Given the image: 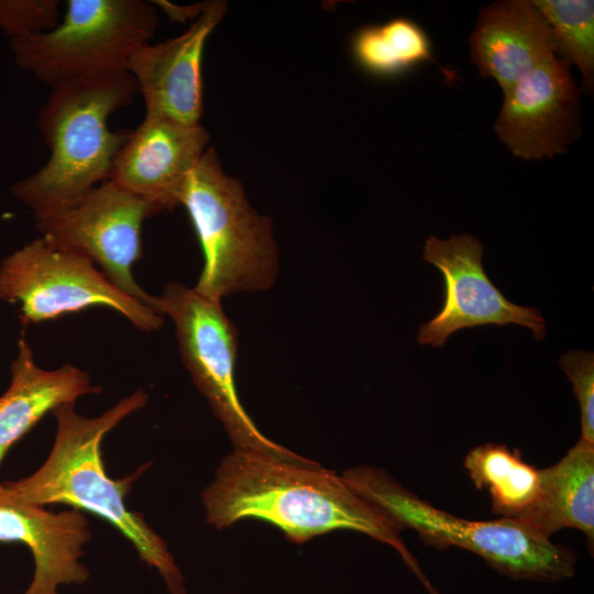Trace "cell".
I'll use <instances>...</instances> for the list:
<instances>
[{"label":"cell","instance_id":"obj_19","mask_svg":"<svg viewBox=\"0 0 594 594\" xmlns=\"http://www.w3.org/2000/svg\"><path fill=\"white\" fill-rule=\"evenodd\" d=\"M351 53L362 70L380 78L397 77L435 62L428 34L407 18L361 28L352 37Z\"/></svg>","mask_w":594,"mask_h":594},{"label":"cell","instance_id":"obj_4","mask_svg":"<svg viewBox=\"0 0 594 594\" xmlns=\"http://www.w3.org/2000/svg\"><path fill=\"white\" fill-rule=\"evenodd\" d=\"M180 205L204 255L194 287L198 293L221 300L273 286L279 264L271 220L250 205L242 185L223 170L212 147L187 176Z\"/></svg>","mask_w":594,"mask_h":594},{"label":"cell","instance_id":"obj_20","mask_svg":"<svg viewBox=\"0 0 594 594\" xmlns=\"http://www.w3.org/2000/svg\"><path fill=\"white\" fill-rule=\"evenodd\" d=\"M546 20L556 54L582 75L587 95L594 89V2L592 0H532Z\"/></svg>","mask_w":594,"mask_h":594},{"label":"cell","instance_id":"obj_22","mask_svg":"<svg viewBox=\"0 0 594 594\" xmlns=\"http://www.w3.org/2000/svg\"><path fill=\"white\" fill-rule=\"evenodd\" d=\"M559 365L573 385V393L581 409L582 435L580 440L594 444V356L584 350L569 351Z\"/></svg>","mask_w":594,"mask_h":594},{"label":"cell","instance_id":"obj_14","mask_svg":"<svg viewBox=\"0 0 594 594\" xmlns=\"http://www.w3.org/2000/svg\"><path fill=\"white\" fill-rule=\"evenodd\" d=\"M90 539L80 510L51 513L0 483V541L24 543L34 558L33 580L23 594H58L62 584L85 583L89 571L79 559Z\"/></svg>","mask_w":594,"mask_h":594},{"label":"cell","instance_id":"obj_17","mask_svg":"<svg viewBox=\"0 0 594 594\" xmlns=\"http://www.w3.org/2000/svg\"><path fill=\"white\" fill-rule=\"evenodd\" d=\"M517 520L549 538L575 528L594 543V444L579 440L556 464L540 470L539 492Z\"/></svg>","mask_w":594,"mask_h":594},{"label":"cell","instance_id":"obj_18","mask_svg":"<svg viewBox=\"0 0 594 594\" xmlns=\"http://www.w3.org/2000/svg\"><path fill=\"white\" fill-rule=\"evenodd\" d=\"M464 468L474 485L487 491L492 512L503 518L517 519L538 495L540 470L525 462L517 449L484 443L465 455Z\"/></svg>","mask_w":594,"mask_h":594},{"label":"cell","instance_id":"obj_11","mask_svg":"<svg viewBox=\"0 0 594 594\" xmlns=\"http://www.w3.org/2000/svg\"><path fill=\"white\" fill-rule=\"evenodd\" d=\"M570 66L552 55L504 96L494 129L515 157L553 158L581 135V92Z\"/></svg>","mask_w":594,"mask_h":594},{"label":"cell","instance_id":"obj_5","mask_svg":"<svg viewBox=\"0 0 594 594\" xmlns=\"http://www.w3.org/2000/svg\"><path fill=\"white\" fill-rule=\"evenodd\" d=\"M345 482L402 528L439 549L459 547L514 579L559 582L574 575L575 554L514 518L468 520L438 509L372 466L348 470Z\"/></svg>","mask_w":594,"mask_h":594},{"label":"cell","instance_id":"obj_7","mask_svg":"<svg viewBox=\"0 0 594 594\" xmlns=\"http://www.w3.org/2000/svg\"><path fill=\"white\" fill-rule=\"evenodd\" d=\"M156 308L173 320L182 360L235 449L304 460L265 437L242 406L235 383L237 330L221 300L172 282L156 296Z\"/></svg>","mask_w":594,"mask_h":594},{"label":"cell","instance_id":"obj_9","mask_svg":"<svg viewBox=\"0 0 594 594\" xmlns=\"http://www.w3.org/2000/svg\"><path fill=\"white\" fill-rule=\"evenodd\" d=\"M161 210L108 179L75 204L35 218L41 237L89 258L121 292L156 312V296L135 282L132 266L142 255L145 219Z\"/></svg>","mask_w":594,"mask_h":594},{"label":"cell","instance_id":"obj_6","mask_svg":"<svg viewBox=\"0 0 594 594\" xmlns=\"http://www.w3.org/2000/svg\"><path fill=\"white\" fill-rule=\"evenodd\" d=\"M158 23L151 2L68 0L56 26L10 40V51L21 69L55 88L127 73L131 54Z\"/></svg>","mask_w":594,"mask_h":594},{"label":"cell","instance_id":"obj_3","mask_svg":"<svg viewBox=\"0 0 594 594\" xmlns=\"http://www.w3.org/2000/svg\"><path fill=\"white\" fill-rule=\"evenodd\" d=\"M136 92L128 72L53 88L37 120L51 155L37 172L11 187L34 218L75 204L99 182L109 179L131 130L111 131L108 119L129 106Z\"/></svg>","mask_w":594,"mask_h":594},{"label":"cell","instance_id":"obj_13","mask_svg":"<svg viewBox=\"0 0 594 594\" xmlns=\"http://www.w3.org/2000/svg\"><path fill=\"white\" fill-rule=\"evenodd\" d=\"M209 140L201 123L145 117L117 153L109 179L161 211L170 210L180 205L187 176Z\"/></svg>","mask_w":594,"mask_h":594},{"label":"cell","instance_id":"obj_12","mask_svg":"<svg viewBox=\"0 0 594 594\" xmlns=\"http://www.w3.org/2000/svg\"><path fill=\"white\" fill-rule=\"evenodd\" d=\"M227 3L215 0L180 35L139 46L128 61L145 106V117L198 124L204 111L202 54L206 42L226 14Z\"/></svg>","mask_w":594,"mask_h":594},{"label":"cell","instance_id":"obj_15","mask_svg":"<svg viewBox=\"0 0 594 594\" xmlns=\"http://www.w3.org/2000/svg\"><path fill=\"white\" fill-rule=\"evenodd\" d=\"M469 43L480 75L493 78L504 96L557 55L549 25L528 0H503L482 8Z\"/></svg>","mask_w":594,"mask_h":594},{"label":"cell","instance_id":"obj_21","mask_svg":"<svg viewBox=\"0 0 594 594\" xmlns=\"http://www.w3.org/2000/svg\"><path fill=\"white\" fill-rule=\"evenodd\" d=\"M58 0H0V30L10 40L48 31L59 22Z\"/></svg>","mask_w":594,"mask_h":594},{"label":"cell","instance_id":"obj_10","mask_svg":"<svg viewBox=\"0 0 594 594\" xmlns=\"http://www.w3.org/2000/svg\"><path fill=\"white\" fill-rule=\"evenodd\" d=\"M482 256L483 244L468 233L426 240L422 257L443 275L444 302L432 320L420 326V344L442 346L453 332L484 324L515 323L529 328L537 340L546 337L541 314L507 300L487 277Z\"/></svg>","mask_w":594,"mask_h":594},{"label":"cell","instance_id":"obj_1","mask_svg":"<svg viewBox=\"0 0 594 594\" xmlns=\"http://www.w3.org/2000/svg\"><path fill=\"white\" fill-rule=\"evenodd\" d=\"M207 521L218 529L241 519H260L301 543L346 529L393 547L432 593L416 559L400 537L403 529L343 479L312 461L235 449L202 492ZM435 594V593H432Z\"/></svg>","mask_w":594,"mask_h":594},{"label":"cell","instance_id":"obj_16","mask_svg":"<svg viewBox=\"0 0 594 594\" xmlns=\"http://www.w3.org/2000/svg\"><path fill=\"white\" fill-rule=\"evenodd\" d=\"M10 372V385L0 396V464L10 448L48 411L101 392L89 374L77 366L65 364L56 370L37 366L23 337L18 341V354Z\"/></svg>","mask_w":594,"mask_h":594},{"label":"cell","instance_id":"obj_8","mask_svg":"<svg viewBox=\"0 0 594 594\" xmlns=\"http://www.w3.org/2000/svg\"><path fill=\"white\" fill-rule=\"evenodd\" d=\"M0 298L20 305L25 326L91 307L112 309L145 332L164 323L162 315L121 292L89 258L43 237L2 260Z\"/></svg>","mask_w":594,"mask_h":594},{"label":"cell","instance_id":"obj_2","mask_svg":"<svg viewBox=\"0 0 594 594\" xmlns=\"http://www.w3.org/2000/svg\"><path fill=\"white\" fill-rule=\"evenodd\" d=\"M146 403L147 394L138 389L99 417L79 415L75 403L56 407L52 410L57 425L56 437L46 461L33 474L3 484L28 503L66 504L107 520L131 541L143 562L158 571L170 594H186L184 576L165 541L124 502L132 483L146 465L112 480L102 461L105 436Z\"/></svg>","mask_w":594,"mask_h":594},{"label":"cell","instance_id":"obj_23","mask_svg":"<svg viewBox=\"0 0 594 594\" xmlns=\"http://www.w3.org/2000/svg\"><path fill=\"white\" fill-rule=\"evenodd\" d=\"M154 6L160 7L172 20L186 21L189 18L198 16L204 8V3L189 7H177L166 1H153Z\"/></svg>","mask_w":594,"mask_h":594}]
</instances>
